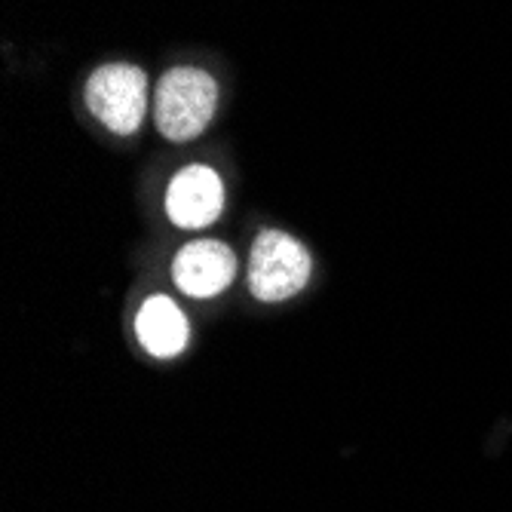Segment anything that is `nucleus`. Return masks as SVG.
<instances>
[{
	"label": "nucleus",
	"instance_id": "423d86ee",
	"mask_svg": "<svg viewBox=\"0 0 512 512\" xmlns=\"http://www.w3.org/2000/svg\"><path fill=\"white\" fill-rule=\"evenodd\" d=\"M135 335H138V344H142L151 356L172 359L188 347L191 325H188V316L181 313V307L172 298L154 295L142 304V310L135 316Z\"/></svg>",
	"mask_w": 512,
	"mask_h": 512
},
{
	"label": "nucleus",
	"instance_id": "f03ea898",
	"mask_svg": "<svg viewBox=\"0 0 512 512\" xmlns=\"http://www.w3.org/2000/svg\"><path fill=\"white\" fill-rule=\"evenodd\" d=\"M310 252L283 230L258 234L249 255V289L258 301H286L298 295L310 279Z\"/></svg>",
	"mask_w": 512,
	"mask_h": 512
},
{
	"label": "nucleus",
	"instance_id": "20e7f679",
	"mask_svg": "<svg viewBox=\"0 0 512 512\" xmlns=\"http://www.w3.org/2000/svg\"><path fill=\"white\" fill-rule=\"evenodd\" d=\"M224 209V184L209 166L181 169L166 191V215L175 227L200 230L209 227Z\"/></svg>",
	"mask_w": 512,
	"mask_h": 512
},
{
	"label": "nucleus",
	"instance_id": "39448f33",
	"mask_svg": "<svg viewBox=\"0 0 512 512\" xmlns=\"http://www.w3.org/2000/svg\"><path fill=\"white\" fill-rule=\"evenodd\" d=\"M237 276V255L218 240L188 243L172 264L175 286L191 298H215Z\"/></svg>",
	"mask_w": 512,
	"mask_h": 512
},
{
	"label": "nucleus",
	"instance_id": "f257e3e1",
	"mask_svg": "<svg viewBox=\"0 0 512 512\" xmlns=\"http://www.w3.org/2000/svg\"><path fill=\"white\" fill-rule=\"evenodd\" d=\"M218 86L200 68H172L154 96V120L169 142H191L215 117Z\"/></svg>",
	"mask_w": 512,
	"mask_h": 512
},
{
	"label": "nucleus",
	"instance_id": "7ed1b4c3",
	"mask_svg": "<svg viewBox=\"0 0 512 512\" xmlns=\"http://www.w3.org/2000/svg\"><path fill=\"white\" fill-rule=\"evenodd\" d=\"M86 105L111 132L132 135L148 114V77L135 65H105L86 83Z\"/></svg>",
	"mask_w": 512,
	"mask_h": 512
}]
</instances>
